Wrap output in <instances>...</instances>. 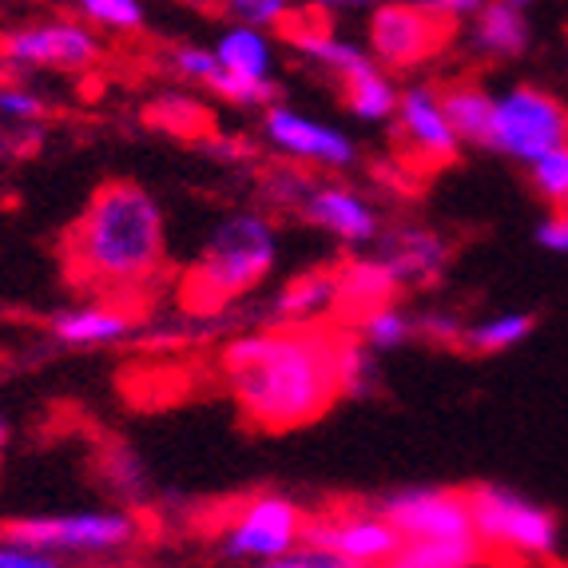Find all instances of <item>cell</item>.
<instances>
[{"label": "cell", "mask_w": 568, "mask_h": 568, "mask_svg": "<svg viewBox=\"0 0 568 568\" xmlns=\"http://www.w3.org/2000/svg\"><path fill=\"white\" fill-rule=\"evenodd\" d=\"M223 378L251 426L303 429L342 398L338 334L311 326L246 334L223 351Z\"/></svg>", "instance_id": "6da1fadb"}, {"label": "cell", "mask_w": 568, "mask_h": 568, "mask_svg": "<svg viewBox=\"0 0 568 568\" xmlns=\"http://www.w3.org/2000/svg\"><path fill=\"white\" fill-rule=\"evenodd\" d=\"M68 258L104 286H140L168 258V223L152 191L112 180L95 191L68 231Z\"/></svg>", "instance_id": "7a4b0ae2"}, {"label": "cell", "mask_w": 568, "mask_h": 568, "mask_svg": "<svg viewBox=\"0 0 568 568\" xmlns=\"http://www.w3.org/2000/svg\"><path fill=\"white\" fill-rule=\"evenodd\" d=\"M275 263L278 231L271 219L255 215V211L223 219L183 278V303L200 314L223 311L255 291L275 271Z\"/></svg>", "instance_id": "3957f363"}, {"label": "cell", "mask_w": 568, "mask_h": 568, "mask_svg": "<svg viewBox=\"0 0 568 568\" xmlns=\"http://www.w3.org/2000/svg\"><path fill=\"white\" fill-rule=\"evenodd\" d=\"M474 525L485 549H501L513 557H552L560 545L557 513L529 501L505 485H477L469 489Z\"/></svg>", "instance_id": "277c9868"}, {"label": "cell", "mask_w": 568, "mask_h": 568, "mask_svg": "<svg viewBox=\"0 0 568 568\" xmlns=\"http://www.w3.org/2000/svg\"><path fill=\"white\" fill-rule=\"evenodd\" d=\"M560 143H568V108L557 95L532 84H517L505 95H497L485 148L529 168L532 160H540Z\"/></svg>", "instance_id": "5b68a950"}, {"label": "cell", "mask_w": 568, "mask_h": 568, "mask_svg": "<svg viewBox=\"0 0 568 568\" xmlns=\"http://www.w3.org/2000/svg\"><path fill=\"white\" fill-rule=\"evenodd\" d=\"M140 532L128 513H64V517H20L0 525V540H17L44 552H115L128 549Z\"/></svg>", "instance_id": "8992f818"}, {"label": "cell", "mask_w": 568, "mask_h": 568, "mask_svg": "<svg viewBox=\"0 0 568 568\" xmlns=\"http://www.w3.org/2000/svg\"><path fill=\"white\" fill-rule=\"evenodd\" d=\"M454 37V24L422 0H386L369 9V57L386 68H417L442 52Z\"/></svg>", "instance_id": "52a82bcc"}, {"label": "cell", "mask_w": 568, "mask_h": 568, "mask_svg": "<svg viewBox=\"0 0 568 568\" xmlns=\"http://www.w3.org/2000/svg\"><path fill=\"white\" fill-rule=\"evenodd\" d=\"M104 44L80 20H37L24 29H12L0 40V60L9 72H29V68H64V72H84L100 64Z\"/></svg>", "instance_id": "ba28073f"}, {"label": "cell", "mask_w": 568, "mask_h": 568, "mask_svg": "<svg viewBox=\"0 0 568 568\" xmlns=\"http://www.w3.org/2000/svg\"><path fill=\"white\" fill-rule=\"evenodd\" d=\"M306 517L303 509L283 497V493H258L255 501H246L231 529L223 532V552L231 560H275L291 552L303 540Z\"/></svg>", "instance_id": "9c48e42d"}, {"label": "cell", "mask_w": 568, "mask_h": 568, "mask_svg": "<svg viewBox=\"0 0 568 568\" xmlns=\"http://www.w3.org/2000/svg\"><path fill=\"white\" fill-rule=\"evenodd\" d=\"M382 513L402 532V540L477 537L469 489H402L382 501Z\"/></svg>", "instance_id": "30bf717a"}, {"label": "cell", "mask_w": 568, "mask_h": 568, "mask_svg": "<svg viewBox=\"0 0 568 568\" xmlns=\"http://www.w3.org/2000/svg\"><path fill=\"white\" fill-rule=\"evenodd\" d=\"M263 135L275 143L283 155H294L303 163H318V168H351L358 160V148L346 132L331 128V123L314 120V115L294 112L286 104H271L263 115Z\"/></svg>", "instance_id": "8fae6325"}, {"label": "cell", "mask_w": 568, "mask_h": 568, "mask_svg": "<svg viewBox=\"0 0 568 568\" xmlns=\"http://www.w3.org/2000/svg\"><path fill=\"white\" fill-rule=\"evenodd\" d=\"M303 540L323 545L338 557L362 568L386 565L402 552V532L389 525L386 513H354V517H331V521H306Z\"/></svg>", "instance_id": "7c38bea8"}, {"label": "cell", "mask_w": 568, "mask_h": 568, "mask_svg": "<svg viewBox=\"0 0 568 568\" xmlns=\"http://www.w3.org/2000/svg\"><path fill=\"white\" fill-rule=\"evenodd\" d=\"M394 120H398L402 140L409 143V152H414L417 160L442 168V163H454L457 152H462V140H457L437 88H429V84L402 88Z\"/></svg>", "instance_id": "4fadbf2b"}, {"label": "cell", "mask_w": 568, "mask_h": 568, "mask_svg": "<svg viewBox=\"0 0 568 568\" xmlns=\"http://www.w3.org/2000/svg\"><path fill=\"white\" fill-rule=\"evenodd\" d=\"M298 211L306 215V223L323 227L326 235L342 239V243L362 246L374 243L382 231V219L374 211V203L362 200L358 191L351 187H323V183H311L306 200L298 203Z\"/></svg>", "instance_id": "5bb4252c"}, {"label": "cell", "mask_w": 568, "mask_h": 568, "mask_svg": "<svg viewBox=\"0 0 568 568\" xmlns=\"http://www.w3.org/2000/svg\"><path fill=\"white\" fill-rule=\"evenodd\" d=\"M382 263L398 286H429L442 278L449 263V246L426 227H402L382 243Z\"/></svg>", "instance_id": "9a60e30c"}, {"label": "cell", "mask_w": 568, "mask_h": 568, "mask_svg": "<svg viewBox=\"0 0 568 568\" xmlns=\"http://www.w3.org/2000/svg\"><path fill=\"white\" fill-rule=\"evenodd\" d=\"M132 314L104 303L68 306L52 318V334L68 346H112V342L132 338Z\"/></svg>", "instance_id": "2e32d148"}, {"label": "cell", "mask_w": 568, "mask_h": 568, "mask_svg": "<svg viewBox=\"0 0 568 568\" xmlns=\"http://www.w3.org/2000/svg\"><path fill=\"white\" fill-rule=\"evenodd\" d=\"M474 44L489 57H525L532 44V29L525 9L509 4V0H485L481 12L474 17Z\"/></svg>", "instance_id": "e0dca14e"}, {"label": "cell", "mask_w": 568, "mask_h": 568, "mask_svg": "<svg viewBox=\"0 0 568 568\" xmlns=\"http://www.w3.org/2000/svg\"><path fill=\"white\" fill-rule=\"evenodd\" d=\"M283 24H286V40H291L306 60L323 64L326 72H334L338 80L354 77V72L374 64V57H369L366 48L354 44V40L334 37L326 24H291V20H283Z\"/></svg>", "instance_id": "ac0fdd59"}, {"label": "cell", "mask_w": 568, "mask_h": 568, "mask_svg": "<svg viewBox=\"0 0 568 568\" xmlns=\"http://www.w3.org/2000/svg\"><path fill=\"white\" fill-rule=\"evenodd\" d=\"M394 275L386 271L382 258H354L351 266H342L338 271V298H334V311L342 314H369L374 306H386L394 303Z\"/></svg>", "instance_id": "d6986e66"}, {"label": "cell", "mask_w": 568, "mask_h": 568, "mask_svg": "<svg viewBox=\"0 0 568 568\" xmlns=\"http://www.w3.org/2000/svg\"><path fill=\"white\" fill-rule=\"evenodd\" d=\"M334 298H338V271H306L291 278L275 298V318L286 326H306L318 314L334 311Z\"/></svg>", "instance_id": "ffe728a7"}, {"label": "cell", "mask_w": 568, "mask_h": 568, "mask_svg": "<svg viewBox=\"0 0 568 568\" xmlns=\"http://www.w3.org/2000/svg\"><path fill=\"white\" fill-rule=\"evenodd\" d=\"M338 84H342V95H346V108H351L358 120L382 123L398 112L402 88L394 84V77H389L378 60H374L369 68H362V72H354V77L338 80Z\"/></svg>", "instance_id": "44dd1931"}, {"label": "cell", "mask_w": 568, "mask_h": 568, "mask_svg": "<svg viewBox=\"0 0 568 568\" xmlns=\"http://www.w3.org/2000/svg\"><path fill=\"white\" fill-rule=\"evenodd\" d=\"M219 64L235 72V77H255V80H271V68H275V48L266 40L263 29L255 24H231L215 44Z\"/></svg>", "instance_id": "7402d4cb"}, {"label": "cell", "mask_w": 568, "mask_h": 568, "mask_svg": "<svg viewBox=\"0 0 568 568\" xmlns=\"http://www.w3.org/2000/svg\"><path fill=\"white\" fill-rule=\"evenodd\" d=\"M442 104H446V115L454 123V132L462 143H489V128H493V104L497 95H489L477 84H454L442 92Z\"/></svg>", "instance_id": "603a6c76"}, {"label": "cell", "mask_w": 568, "mask_h": 568, "mask_svg": "<svg viewBox=\"0 0 568 568\" xmlns=\"http://www.w3.org/2000/svg\"><path fill=\"white\" fill-rule=\"evenodd\" d=\"M481 537H434V540H402V560L406 568H474L481 560Z\"/></svg>", "instance_id": "cb8c5ba5"}, {"label": "cell", "mask_w": 568, "mask_h": 568, "mask_svg": "<svg viewBox=\"0 0 568 568\" xmlns=\"http://www.w3.org/2000/svg\"><path fill=\"white\" fill-rule=\"evenodd\" d=\"M382 382L378 351L362 338H338V386L342 398H369Z\"/></svg>", "instance_id": "d4e9b609"}, {"label": "cell", "mask_w": 568, "mask_h": 568, "mask_svg": "<svg viewBox=\"0 0 568 568\" xmlns=\"http://www.w3.org/2000/svg\"><path fill=\"white\" fill-rule=\"evenodd\" d=\"M537 326L529 311H509V314H493L485 323L477 326H465V342L474 354H501V351H513L517 342H525Z\"/></svg>", "instance_id": "484cf974"}, {"label": "cell", "mask_w": 568, "mask_h": 568, "mask_svg": "<svg viewBox=\"0 0 568 568\" xmlns=\"http://www.w3.org/2000/svg\"><path fill=\"white\" fill-rule=\"evenodd\" d=\"M148 120L160 123L163 132L187 135V140H203V135L211 132L207 108H203L200 100H191V95H180V92L160 95V100L148 108Z\"/></svg>", "instance_id": "4316f807"}, {"label": "cell", "mask_w": 568, "mask_h": 568, "mask_svg": "<svg viewBox=\"0 0 568 568\" xmlns=\"http://www.w3.org/2000/svg\"><path fill=\"white\" fill-rule=\"evenodd\" d=\"M409 334H414V323H409V314H402L394 303L374 306L369 314H362V342H366V346H374L378 354L406 346Z\"/></svg>", "instance_id": "83f0119b"}, {"label": "cell", "mask_w": 568, "mask_h": 568, "mask_svg": "<svg viewBox=\"0 0 568 568\" xmlns=\"http://www.w3.org/2000/svg\"><path fill=\"white\" fill-rule=\"evenodd\" d=\"M207 92L223 95L227 104H239V108H271L278 95V84H275V77L255 80V77H235L227 68H219L215 77H211Z\"/></svg>", "instance_id": "f1b7e54d"}, {"label": "cell", "mask_w": 568, "mask_h": 568, "mask_svg": "<svg viewBox=\"0 0 568 568\" xmlns=\"http://www.w3.org/2000/svg\"><path fill=\"white\" fill-rule=\"evenodd\" d=\"M80 17L95 29L140 32L148 12H143V0H80Z\"/></svg>", "instance_id": "f546056e"}, {"label": "cell", "mask_w": 568, "mask_h": 568, "mask_svg": "<svg viewBox=\"0 0 568 568\" xmlns=\"http://www.w3.org/2000/svg\"><path fill=\"white\" fill-rule=\"evenodd\" d=\"M48 115V100L29 84H0V120L20 123V128H29V123H40Z\"/></svg>", "instance_id": "4dcf8cb0"}, {"label": "cell", "mask_w": 568, "mask_h": 568, "mask_svg": "<svg viewBox=\"0 0 568 568\" xmlns=\"http://www.w3.org/2000/svg\"><path fill=\"white\" fill-rule=\"evenodd\" d=\"M251 568H362V565H354V560L323 549V545L298 540L291 552H283V557H275V560H258V565H251Z\"/></svg>", "instance_id": "1f68e13d"}, {"label": "cell", "mask_w": 568, "mask_h": 568, "mask_svg": "<svg viewBox=\"0 0 568 568\" xmlns=\"http://www.w3.org/2000/svg\"><path fill=\"white\" fill-rule=\"evenodd\" d=\"M227 12H235L239 24H255V29H278L291 17L286 0H219Z\"/></svg>", "instance_id": "d6a6232c"}, {"label": "cell", "mask_w": 568, "mask_h": 568, "mask_svg": "<svg viewBox=\"0 0 568 568\" xmlns=\"http://www.w3.org/2000/svg\"><path fill=\"white\" fill-rule=\"evenodd\" d=\"M171 64H175L180 77H187L191 84H200V88H207L211 77L223 68L215 57V48H200V44H180L175 52H171Z\"/></svg>", "instance_id": "836d02e7"}, {"label": "cell", "mask_w": 568, "mask_h": 568, "mask_svg": "<svg viewBox=\"0 0 568 568\" xmlns=\"http://www.w3.org/2000/svg\"><path fill=\"white\" fill-rule=\"evenodd\" d=\"M108 481L120 497H140L143 485H148V474H143V465L135 462L132 449H115L112 465H108Z\"/></svg>", "instance_id": "e575fe53"}, {"label": "cell", "mask_w": 568, "mask_h": 568, "mask_svg": "<svg viewBox=\"0 0 568 568\" xmlns=\"http://www.w3.org/2000/svg\"><path fill=\"white\" fill-rule=\"evenodd\" d=\"M0 568H64V557L17 545V540H0Z\"/></svg>", "instance_id": "d590c367"}, {"label": "cell", "mask_w": 568, "mask_h": 568, "mask_svg": "<svg viewBox=\"0 0 568 568\" xmlns=\"http://www.w3.org/2000/svg\"><path fill=\"white\" fill-rule=\"evenodd\" d=\"M417 331L426 334L429 342H437V346H462L465 342V323L454 314H426L417 323Z\"/></svg>", "instance_id": "8d00e7d4"}, {"label": "cell", "mask_w": 568, "mask_h": 568, "mask_svg": "<svg viewBox=\"0 0 568 568\" xmlns=\"http://www.w3.org/2000/svg\"><path fill=\"white\" fill-rule=\"evenodd\" d=\"M537 243L552 255H568V211H557L537 227Z\"/></svg>", "instance_id": "74e56055"}, {"label": "cell", "mask_w": 568, "mask_h": 568, "mask_svg": "<svg viewBox=\"0 0 568 568\" xmlns=\"http://www.w3.org/2000/svg\"><path fill=\"white\" fill-rule=\"evenodd\" d=\"M434 17L449 20V24H462V20H474L481 12L485 0H422Z\"/></svg>", "instance_id": "f35d334b"}, {"label": "cell", "mask_w": 568, "mask_h": 568, "mask_svg": "<svg viewBox=\"0 0 568 568\" xmlns=\"http://www.w3.org/2000/svg\"><path fill=\"white\" fill-rule=\"evenodd\" d=\"M378 0H318V9H374Z\"/></svg>", "instance_id": "ab89813d"}, {"label": "cell", "mask_w": 568, "mask_h": 568, "mask_svg": "<svg viewBox=\"0 0 568 568\" xmlns=\"http://www.w3.org/2000/svg\"><path fill=\"white\" fill-rule=\"evenodd\" d=\"M4 454H9V417L0 414V465H4Z\"/></svg>", "instance_id": "60d3db41"}, {"label": "cell", "mask_w": 568, "mask_h": 568, "mask_svg": "<svg viewBox=\"0 0 568 568\" xmlns=\"http://www.w3.org/2000/svg\"><path fill=\"white\" fill-rule=\"evenodd\" d=\"M374 568H406L402 560H386V565H374Z\"/></svg>", "instance_id": "b9f144b4"}, {"label": "cell", "mask_w": 568, "mask_h": 568, "mask_svg": "<svg viewBox=\"0 0 568 568\" xmlns=\"http://www.w3.org/2000/svg\"><path fill=\"white\" fill-rule=\"evenodd\" d=\"M509 4H517V9H525V4H529V0H509Z\"/></svg>", "instance_id": "7bdbcfd3"}]
</instances>
